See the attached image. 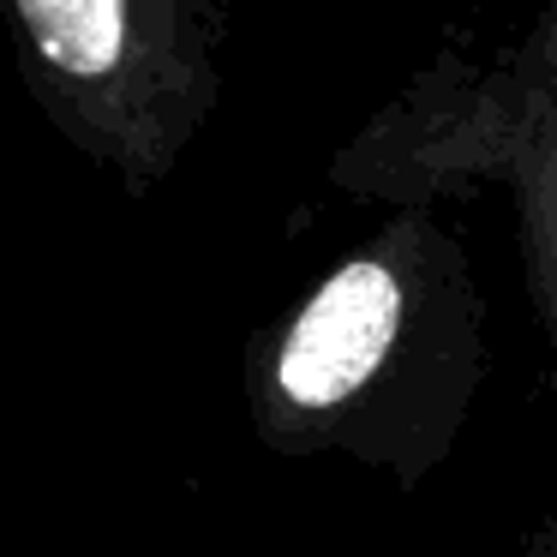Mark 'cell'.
Wrapping results in <instances>:
<instances>
[{
	"mask_svg": "<svg viewBox=\"0 0 557 557\" xmlns=\"http://www.w3.org/2000/svg\"><path fill=\"white\" fill-rule=\"evenodd\" d=\"M485 372V294L461 234L437 210H384L288 312L252 330L240 396L270 456H342L420 492L456 456Z\"/></svg>",
	"mask_w": 557,
	"mask_h": 557,
	"instance_id": "1",
	"label": "cell"
},
{
	"mask_svg": "<svg viewBox=\"0 0 557 557\" xmlns=\"http://www.w3.org/2000/svg\"><path fill=\"white\" fill-rule=\"evenodd\" d=\"M324 174L377 210H444L497 186L557 384V0L492 49L449 37L342 138Z\"/></svg>",
	"mask_w": 557,
	"mask_h": 557,
	"instance_id": "2",
	"label": "cell"
},
{
	"mask_svg": "<svg viewBox=\"0 0 557 557\" xmlns=\"http://www.w3.org/2000/svg\"><path fill=\"white\" fill-rule=\"evenodd\" d=\"M0 25L54 138L126 198L157 193L222 109L228 0H0Z\"/></svg>",
	"mask_w": 557,
	"mask_h": 557,
	"instance_id": "3",
	"label": "cell"
},
{
	"mask_svg": "<svg viewBox=\"0 0 557 557\" xmlns=\"http://www.w3.org/2000/svg\"><path fill=\"white\" fill-rule=\"evenodd\" d=\"M521 557H557V504L528 528V540H521Z\"/></svg>",
	"mask_w": 557,
	"mask_h": 557,
	"instance_id": "4",
	"label": "cell"
}]
</instances>
